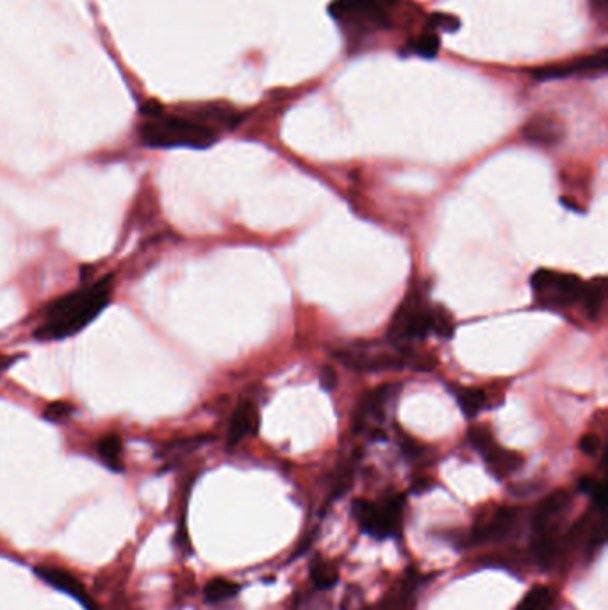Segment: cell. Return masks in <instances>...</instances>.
Segmentation results:
<instances>
[{
  "mask_svg": "<svg viewBox=\"0 0 608 610\" xmlns=\"http://www.w3.org/2000/svg\"><path fill=\"white\" fill-rule=\"evenodd\" d=\"M111 293V277H106L91 286L59 297L45 309L40 327L34 330V338L58 341L79 334L106 309Z\"/></svg>",
  "mask_w": 608,
  "mask_h": 610,
  "instance_id": "cell-1",
  "label": "cell"
},
{
  "mask_svg": "<svg viewBox=\"0 0 608 610\" xmlns=\"http://www.w3.org/2000/svg\"><path fill=\"white\" fill-rule=\"evenodd\" d=\"M141 140L154 149H209L216 143L218 136L209 125L181 116L157 115L147 116L145 124L140 127Z\"/></svg>",
  "mask_w": 608,
  "mask_h": 610,
  "instance_id": "cell-2",
  "label": "cell"
},
{
  "mask_svg": "<svg viewBox=\"0 0 608 610\" xmlns=\"http://www.w3.org/2000/svg\"><path fill=\"white\" fill-rule=\"evenodd\" d=\"M398 2L400 0H334L329 8L330 17L354 33L384 31L393 25L389 11L395 9Z\"/></svg>",
  "mask_w": 608,
  "mask_h": 610,
  "instance_id": "cell-3",
  "label": "cell"
},
{
  "mask_svg": "<svg viewBox=\"0 0 608 610\" xmlns=\"http://www.w3.org/2000/svg\"><path fill=\"white\" fill-rule=\"evenodd\" d=\"M530 286L537 304L548 309H566L580 302L585 282L573 273L541 268L532 275Z\"/></svg>",
  "mask_w": 608,
  "mask_h": 610,
  "instance_id": "cell-4",
  "label": "cell"
},
{
  "mask_svg": "<svg viewBox=\"0 0 608 610\" xmlns=\"http://www.w3.org/2000/svg\"><path fill=\"white\" fill-rule=\"evenodd\" d=\"M403 507H405L403 496H391L382 503L355 500L352 512L355 520L368 536L387 539L398 534L402 525Z\"/></svg>",
  "mask_w": 608,
  "mask_h": 610,
  "instance_id": "cell-5",
  "label": "cell"
},
{
  "mask_svg": "<svg viewBox=\"0 0 608 610\" xmlns=\"http://www.w3.org/2000/svg\"><path fill=\"white\" fill-rule=\"evenodd\" d=\"M430 332V305L421 293H407L387 330L389 339L395 347L403 348L409 341L427 338Z\"/></svg>",
  "mask_w": 608,
  "mask_h": 610,
  "instance_id": "cell-6",
  "label": "cell"
},
{
  "mask_svg": "<svg viewBox=\"0 0 608 610\" xmlns=\"http://www.w3.org/2000/svg\"><path fill=\"white\" fill-rule=\"evenodd\" d=\"M343 364L364 371L400 370L403 366L411 364V357L405 350L393 345V350H371V348H348L339 354Z\"/></svg>",
  "mask_w": 608,
  "mask_h": 610,
  "instance_id": "cell-7",
  "label": "cell"
},
{
  "mask_svg": "<svg viewBox=\"0 0 608 610\" xmlns=\"http://www.w3.org/2000/svg\"><path fill=\"white\" fill-rule=\"evenodd\" d=\"M607 66V49H600L591 56H587V58L573 59V61H567V63H555V65L535 68L532 75L539 81L566 79V77H600L607 72Z\"/></svg>",
  "mask_w": 608,
  "mask_h": 610,
  "instance_id": "cell-8",
  "label": "cell"
},
{
  "mask_svg": "<svg viewBox=\"0 0 608 610\" xmlns=\"http://www.w3.org/2000/svg\"><path fill=\"white\" fill-rule=\"evenodd\" d=\"M34 573L42 578L45 584L50 587L70 594L74 600L81 603L86 610H99L95 602L91 600L90 594L86 593L83 584L79 578L74 577L72 573H68L65 569L50 568V566H36Z\"/></svg>",
  "mask_w": 608,
  "mask_h": 610,
  "instance_id": "cell-9",
  "label": "cell"
},
{
  "mask_svg": "<svg viewBox=\"0 0 608 610\" xmlns=\"http://www.w3.org/2000/svg\"><path fill=\"white\" fill-rule=\"evenodd\" d=\"M521 134L525 140L541 145V147H553L559 145L560 141L564 140V124L559 118L551 115H535L526 122L525 127L521 129Z\"/></svg>",
  "mask_w": 608,
  "mask_h": 610,
  "instance_id": "cell-10",
  "label": "cell"
},
{
  "mask_svg": "<svg viewBox=\"0 0 608 610\" xmlns=\"http://www.w3.org/2000/svg\"><path fill=\"white\" fill-rule=\"evenodd\" d=\"M519 511L512 507H500L494 512L491 520L475 528V543H500L514 532L518 525Z\"/></svg>",
  "mask_w": 608,
  "mask_h": 610,
  "instance_id": "cell-11",
  "label": "cell"
},
{
  "mask_svg": "<svg viewBox=\"0 0 608 610\" xmlns=\"http://www.w3.org/2000/svg\"><path fill=\"white\" fill-rule=\"evenodd\" d=\"M398 389H400V386L386 384V386L375 388L368 395H364L354 416L355 429H361L366 418H370V416L382 418L384 411H386V405L398 393Z\"/></svg>",
  "mask_w": 608,
  "mask_h": 610,
  "instance_id": "cell-12",
  "label": "cell"
},
{
  "mask_svg": "<svg viewBox=\"0 0 608 610\" xmlns=\"http://www.w3.org/2000/svg\"><path fill=\"white\" fill-rule=\"evenodd\" d=\"M259 425H261V416L254 402H243L232 414L229 446L238 445L245 437L255 436Z\"/></svg>",
  "mask_w": 608,
  "mask_h": 610,
  "instance_id": "cell-13",
  "label": "cell"
},
{
  "mask_svg": "<svg viewBox=\"0 0 608 610\" xmlns=\"http://www.w3.org/2000/svg\"><path fill=\"white\" fill-rule=\"evenodd\" d=\"M569 505H571V495L566 489L553 491L537 505L534 512V528L559 525L560 518L569 509Z\"/></svg>",
  "mask_w": 608,
  "mask_h": 610,
  "instance_id": "cell-14",
  "label": "cell"
},
{
  "mask_svg": "<svg viewBox=\"0 0 608 610\" xmlns=\"http://www.w3.org/2000/svg\"><path fill=\"white\" fill-rule=\"evenodd\" d=\"M482 455H484L489 470L493 471L498 479L509 477V475L516 473L525 464V457L523 455L518 454V452H512V450H507V448H503L498 443H493Z\"/></svg>",
  "mask_w": 608,
  "mask_h": 610,
  "instance_id": "cell-15",
  "label": "cell"
},
{
  "mask_svg": "<svg viewBox=\"0 0 608 610\" xmlns=\"http://www.w3.org/2000/svg\"><path fill=\"white\" fill-rule=\"evenodd\" d=\"M605 298H607V279L605 277H598L589 284H585L580 302L584 304L585 313L589 314L591 320H596L600 316L603 305H605Z\"/></svg>",
  "mask_w": 608,
  "mask_h": 610,
  "instance_id": "cell-16",
  "label": "cell"
},
{
  "mask_svg": "<svg viewBox=\"0 0 608 610\" xmlns=\"http://www.w3.org/2000/svg\"><path fill=\"white\" fill-rule=\"evenodd\" d=\"M97 452H99L100 461L104 462L109 470H124V445H122L120 437L115 434L102 437L97 443Z\"/></svg>",
  "mask_w": 608,
  "mask_h": 610,
  "instance_id": "cell-17",
  "label": "cell"
},
{
  "mask_svg": "<svg viewBox=\"0 0 608 610\" xmlns=\"http://www.w3.org/2000/svg\"><path fill=\"white\" fill-rule=\"evenodd\" d=\"M452 393L457 398V404L461 405L462 413L468 418H475L485 404H487V396L485 391L480 388H466V386H452Z\"/></svg>",
  "mask_w": 608,
  "mask_h": 610,
  "instance_id": "cell-18",
  "label": "cell"
},
{
  "mask_svg": "<svg viewBox=\"0 0 608 610\" xmlns=\"http://www.w3.org/2000/svg\"><path fill=\"white\" fill-rule=\"evenodd\" d=\"M239 593L238 584H234L231 580H225V578H214L206 589H204V596L209 603L225 602V600H231L236 594Z\"/></svg>",
  "mask_w": 608,
  "mask_h": 610,
  "instance_id": "cell-19",
  "label": "cell"
},
{
  "mask_svg": "<svg viewBox=\"0 0 608 610\" xmlns=\"http://www.w3.org/2000/svg\"><path fill=\"white\" fill-rule=\"evenodd\" d=\"M553 594L550 587L535 586L526 593L516 610H550Z\"/></svg>",
  "mask_w": 608,
  "mask_h": 610,
  "instance_id": "cell-20",
  "label": "cell"
},
{
  "mask_svg": "<svg viewBox=\"0 0 608 610\" xmlns=\"http://www.w3.org/2000/svg\"><path fill=\"white\" fill-rule=\"evenodd\" d=\"M430 327L437 336L450 339L455 332V322L452 314L444 309L443 305H430Z\"/></svg>",
  "mask_w": 608,
  "mask_h": 610,
  "instance_id": "cell-21",
  "label": "cell"
},
{
  "mask_svg": "<svg viewBox=\"0 0 608 610\" xmlns=\"http://www.w3.org/2000/svg\"><path fill=\"white\" fill-rule=\"evenodd\" d=\"M441 49V38L436 31H425L420 36H416L411 42V50L421 58H436L437 52Z\"/></svg>",
  "mask_w": 608,
  "mask_h": 610,
  "instance_id": "cell-22",
  "label": "cell"
},
{
  "mask_svg": "<svg viewBox=\"0 0 608 610\" xmlns=\"http://www.w3.org/2000/svg\"><path fill=\"white\" fill-rule=\"evenodd\" d=\"M311 578H313L314 586L325 591V589H332L336 586L339 575H337V569L329 562L316 561L311 566Z\"/></svg>",
  "mask_w": 608,
  "mask_h": 610,
  "instance_id": "cell-23",
  "label": "cell"
},
{
  "mask_svg": "<svg viewBox=\"0 0 608 610\" xmlns=\"http://www.w3.org/2000/svg\"><path fill=\"white\" fill-rule=\"evenodd\" d=\"M468 439L469 443H471L473 448H475L477 452H480V454H484L485 450H487L489 446L496 443V441H494L493 432L487 429V427H482V425L469 429Z\"/></svg>",
  "mask_w": 608,
  "mask_h": 610,
  "instance_id": "cell-24",
  "label": "cell"
},
{
  "mask_svg": "<svg viewBox=\"0 0 608 610\" xmlns=\"http://www.w3.org/2000/svg\"><path fill=\"white\" fill-rule=\"evenodd\" d=\"M428 25L432 31H446V33H452L459 29V18L452 17V15H444V13H436L432 15L428 20Z\"/></svg>",
  "mask_w": 608,
  "mask_h": 610,
  "instance_id": "cell-25",
  "label": "cell"
},
{
  "mask_svg": "<svg viewBox=\"0 0 608 610\" xmlns=\"http://www.w3.org/2000/svg\"><path fill=\"white\" fill-rule=\"evenodd\" d=\"M578 448H580V452L587 455V457H596V455L600 454V437L596 436V434H585V436L580 439Z\"/></svg>",
  "mask_w": 608,
  "mask_h": 610,
  "instance_id": "cell-26",
  "label": "cell"
},
{
  "mask_svg": "<svg viewBox=\"0 0 608 610\" xmlns=\"http://www.w3.org/2000/svg\"><path fill=\"white\" fill-rule=\"evenodd\" d=\"M70 405L68 404H52L49 409H47V418L52 421L61 420V418H66L68 414H70Z\"/></svg>",
  "mask_w": 608,
  "mask_h": 610,
  "instance_id": "cell-27",
  "label": "cell"
},
{
  "mask_svg": "<svg viewBox=\"0 0 608 610\" xmlns=\"http://www.w3.org/2000/svg\"><path fill=\"white\" fill-rule=\"evenodd\" d=\"M336 384L337 375L334 368H330V366L323 368V370H321V386L327 389V391H332V389L336 388Z\"/></svg>",
  "mask_w": 608,
  "mask_h": 610,
  "instance_id": "cell-28",
  "label": "cell"
},
{
  "mask_svg": "<svg viewBox=\"0 0 608 610\" xmlns=\"http://www.w3.org/2000/svg\"><path fill=\"white\" fill-rule=\"evenodd\" d=\"M592 6L600 15H607V0H592Z\"/></svg>",
  "mask_w": 608,
  "mask_h": 610,
  "instance_id": "cell-29",
  "label": "cell"
}]
</instances>
